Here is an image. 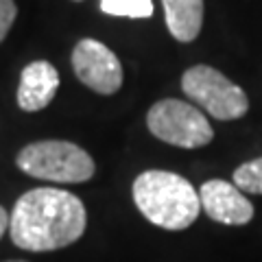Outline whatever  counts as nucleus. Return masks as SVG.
I'll return each instance as SVG.
<instances>
[{
	"label": "nucleus",
	"mask_w": 262,
	"mask_h": 262,
	"mask_svg": "<svg viewBox=\"0 0 262 262\" xmlns=\"http://www.w3.org/2000/svg\"><path fill=\"white\" fill-rule=\"evenodd\" d=\"M85 225L88 212L77 194L59 188H33L15 201L9 234L24 251H55L77 243Z\"/></svg>",
	"instance_id": "obj_1"
},
{
	"label": "nucleus",
	"mask_w": 262,
	"mask_h": 262,
	"mask_svg": "<svg viewBox=\"0 0 262 262\" xmlns=\"http://www.w3.org/2000/svg\"><path fill=\"white\" fill-rule=\"evenodd\" d=\"M131 194L146 221L173 232L190 227L201 212L199 190L170 170H144L136 177Z\"/></svg>",
	"instance_id": "obj_2"
},
{
	"label": "nucleus",
	"mask_w": 262,
	"mask_h": 262,
	"mask_svg": "<svg viewBox=\"0 0 262 262\" xmlns=\"http://www.w3.org/2000/svg\"><path fill=\"white\" fill-rule=\"evenodd\" d=\"M15 164L22 173L55 184H83L96 170L90 153L68 140L31 142L18 153Z\"/></svg>",
	"instance_id": "obj_3"
},
{
	"label": "nucleus",
	"mask_w": 262,
	"mask_h": 262,
	"mask_svg": "<svg viewBox=\"0 0 262 262\" xmlns=\"http://www.w3.org/2000/svg\"><path fill=\"white\" fill-rule=\"evenodd\" d=\"M146 127L158 140L179 149H201L214 138L203 112L179 98H162L153 103L146 114Z\"/></svg>",
	"instance_id": "obj_4"
},
{
	"label": "nucleus",
	"mask_w": 262,
	"mask_h": 262,
	"mask_svg": "<svg viewBox=\"0 0 262 262\" xmlns=\"http://www.w3.org/2000/svg\"><path fill=\"white\" fill-rule=\"evenodd\" d=\"M182 90L192 103L203 107L216 120L243 118L249 110V98L243 88L206 63L192 66L184 72Z\"/></svg>",
	"instance_id": "obj_5"
},
{
	"label": "nucleus",
	"mask_w": 262,
	"mask_h": 262,
	"mask_svg": "<svg viewBox=\"0 0 262 262\" xmlns=\"http://www.w3.org/2000/svg\"><path fill=\"white\" fill-rule=\"evenodd\" d=\"M72 70L77 79L96 94H116L122 85V66L105 44L81 39L72 51Z\"/></svg>",
	"instance_id": "obj_6"
},
{
	"label": "nucleus",
	"mask_w": 262,
	"mask_h": 262,
	"mask_svg": "<svg viewBox=\"0 0 262 262\" xmlns=\"http://www.w3.org/2000/svg\"><path fill=\"white\" fill-rule=\"evenodd\" d=\"M201 210L223 225H247L253 219V206L234 184L225 179H210L199 188Z\"/></svg>",
	"instance_id": "obj_7"
},
{
	"label": "nucleus",
	"mask_w": 262,
	"mask_h": 262,
	"mask_svg": "<svg viewBox=\"0 0 262 262\" xmlns=\"http://www.w3.org/2000/svg\"><path fill=\"white\" fill-rule=\"evenodd\" d=\"M59 88V72L48 61H33L20 75L18 105L24 112H39L55 98Z\"/></svg>",
	"instance_id": "obj_8"
},
{
	"label": "nucleus",
	"mask_w": 262,
	"mask_h": 262,
	"mask_svg": "<svg viewBox=\"0 0 262 262\" xmlns=\"http://www.w3.org/2000/svg\"><path fill=\"white\" fill-rule=\"evenodd\" d=\"M166 27L177 42H192L203 27V0H162Z\"/></svg>",
	"instance_id": "obj_9"
},
{
	"label": "nucleus",
	"mask_w": 262,
	"mask_h": 262,
	"mask_svg": "<svg viewBox=\"0 0 262 262\" xmlns=\"http://www.w3.org/2000/svg\"><path fill=\"white\" fill-rule=\"evenodd\" d=\"M101 9L107 15L120 18H151L153 3L151 0H101Z\"/></svg>",
	"instance_id": "obj_10"
},
{
	"label": "nucleus",
	"mask_w": 262,
	"mask_h": 262,
	"mask_svg": "<svg viewBox=\"0 0 262 262\" xmlns=\"http://www.w3.org/2000/svg\"><path fill=\"white\" fill-rule=\"evenodd\" d=\"M234 186L243 192L262 194V158L241 164L234 170Z\"/></svg>",
	"instance_id": "obj_11"
},
{
	"label": "nucleus",
	"mask_w": 262,
	"mask_h": 262,
	"mask_svg": "<svg viewBox=\"0 0 262 262\" xmlns=\"http://www.w3.org/2000/svg\"><path fill=\"white\" fill-rule=\"evenodd\" d=\"M15 15H18V9L13 0H0V42L7 37L11 24L15 22Z\"/></svg>",
	"instance_id": "obj_12"
},
{
	"label": "nucleus",
	"mask_w": 262,
	"mask_h": 262,
	"mask_svg": "<svg viewBox=\"0 0 262 262\" xmlns=\"http://www.w3.org/2000/svg\"><path fill=\"white\" fill-rule=\"evenodd\" d=\"M9 214H7V210L0 206V238H3V234L7 232V229H9Z\"/></svg>",
	"instance_id": "obj_13"
},
{
	"label": "nucleus",
	"mask_w": 262,
	"mask_h": 262,
	"mask_svg": "<svg viewBox=\"0 0 262 262\" xmlns=\"http://www.w3.org/2000/svg\"><path fill=\"white\" fill-rule=\"evenodd\" d=\"M7 262H24V260H7Z\"/></svg>",
	"instance_id": "obj_14"
}]
</instances>
